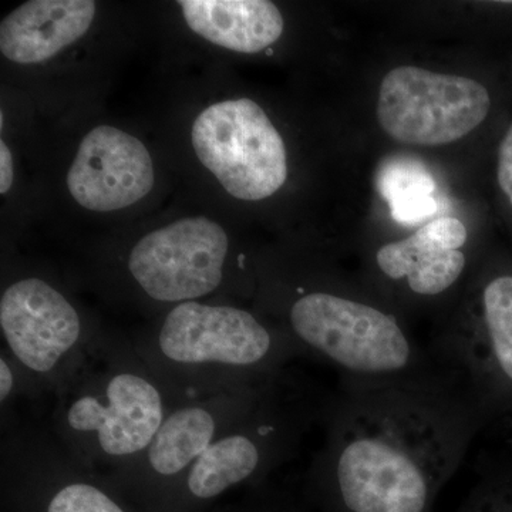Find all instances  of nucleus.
<instances>
[{"instance_id": "nucleus-3", "label": "nucleus", "mask_w": 512, "mask_h": 512, "mask_svg": "<svg viewBox=\"0 0 512 512\" xmlns=\"http://www.w3.org/2000/svg\"><path fill=\"white\" fill-rule=\"evenodd\" d=\"M170 409L167 386L140 356L92 359L60 390L57 433L82 466H131Z\"/></svg>"}, {"instance_id": "nucleus-14", "label": "nucleus", "mask_w": 512, "mask_h": 512, "mask_svg": "<svg viewBox=\"0 0 512 512\" xmlns=\"http://www.w3.org/2000/svg\"><path fill=\"white\" fill-rule=\"evenodd\" d=\"M192 32L238 53H258L278 42L284 18L268 0H181Z\"/></svg>"}, {"instance_id": "nucleus-6", "label": "nucleus", "mask_w": 512, "mask_h": 512, "mask_svg": "<svg viewBox=\"0 0 512 512\" xmlns=\"http://www.w3.org/2000/svg\"><path fill=\"white\" fill-rule=\"evenodd\" d=\"M191 140L201 163L232 197L261 201L284 187V140L254 100L212 104L195 120Z\"/></svg>"}, {"instance_id": "nucleus-15", "label": "nucleus", "mask_w": 512, "mask_h": 512, "mask_svg": "<svg viewBox=\"0 0 512 512\" xmlns=\"http://www.w3.org/2000/svg\"><path fill=\"white\" fill-rule=\"evenodd\" d=\"M382 190L397 221L420 220L436 210V202L431 198L433 180L416 165L396 164L387 168Z\"/></svg>"}, {"instance_id": "nucleus-2", "label": "nucleus", "mask_w": 512, "mask_h": 512, "mask_svg": "<svg viewBox=\"0 0 512 512\" xmlns=\"http://www.w3.org/2000/svg\"><path fill=\"white\" fill-rule=\"evenodd\" d=\"M137 355L167 386L207 396L261 386L302 357L286 332H275L254 313L197 301L167 313L150 348Z\"/></svg>"}, {"instance_id": "nucleus-9", "label": "nucleus", "mask_w": 512, "mask_h": 512, "mask_svg": "<svg viewBox=\"0 0 512 512\" xmlns=\"http://www.w3.org/2000/svg\"><path fill=\"white\" fill-rule=\"evenodd\" d=\"M228 249L220 224L184 218L141 238L131 249L128 271L148 298L180 305L221 285Z\"/></svg>"}, {"instance_id": "nucleus-13", "label": "nucleus", "mask_w": 512, "mask_h": 512, "mask_svg": "<svg viewBox=\"0 0 512 512\" xmlns=\"http://www.w3.org/2000/svg\"><path fill=\"white\" fill-rule=\"evenodd\" d=\"M94 16L92 0H30L3 19L0 50L10 62H46L86 35Z\"/></svg>"}, {"instance_id": "nucleus-18", "label": "nucleus", "mask_w": 512, "mask_h": 512, "mask_svg": "<svg viewBox=\"0 0 512 512\" xmlns=\"http://www.w3.org/2000/svg\"><path fill=\"white\" fill-rule=\"evenodd\" d=\"M18 367L10 360V357H0V402L5 404L18 387Z\"/></svg>"}, {"instance_id": "nucleus-17", "label": "nucleus", "mask_w": 512, "mask_h": 512, "mask_svg": "<svg viewBox=\"0 0 512 512\" xmlns=\"http://www.w3.org/2000/svg\"><path fill=\"white\" fill-rule=\"evenodd\" d=\"M497 180L512 205V124L498 148Z\"/></svg>"}, {"instance_id": "nucleus-4", "label": "nucleus", "mask_w": 512, "mask_h": 512, "mask_svg": "<svg viewBox=\"0 0 512 512\" xmlns=\"http://www.w3.org/2000/svg\"><path fill=\"white\" fill-rule=\"evenodd\" d=\"M286 335L302 356L349 379H403L437 367L396 313L350 293L302 292L286 312Z\"/></svg>"}, {"instance_id": "nucleus-11", "label": "nucleus", "mask_w": 512, "mask_h": 512, "mask_svg": "<svg viewBox=\"0 0 512 512\" xmlns=\"http://www.w3.org/2000/svg\"><path fill=\"white\" fill-rule=\"evenodd\" d=\"M154 185V165L146 146L126 131L93 128L80 143L67 173V188L90 211L123 210L143 200Z\"/></svg>"}, {"instance_id": "nucleus-12", "label": "nucleus", "mask_w": 512, "mask_h": 512, "mask_svg": "<svg viewBox=\"0 0 512 512\" xmlns=\"http://www.w3.org/2000/svg\"><path fill=\"white\" fill-rule=\"evenodd\" d=\"M466 225L458 218L427 222L414 234L377 249V272L417 299H437L453 291L467 268Z\"/></svg>"}, {"instance_id": "nucleus-1", "label": "nucleus", "mask_w": 512, "mask_h": 512, "mask_svg": "<svg viewBox=\"0 0 512 512\" xmlns=\"http://www.w3.org/2000/svg\"><path fill=\"white\" fill-rule=\"evenodd\" d=\"M322 420L312 476L336 512H430L484 414L437 365L403 379L342 377Z\"/></svg>"}, {"instance_id": "nucleus-8", "label": "nucleus", "mask_w": 512, "mask_h": 512, "mask_svg": "<svg viewBox=\"0 0 512 512\" xmlns=\"http://www.w3.org/2000/svg\"><path fill=\"white\" fill-rule=\"evenodd\" d=\"M430 352L484 417L503 390L512 392V275L484 282L476 301L448 323Z\"/></svg>"}, {"instance_id": "nucleus-5", "label": "nucleus", "mask_w": 512, "mask_h": 512, "mask_svg": "<svg viewBox=\"0 0 512 512\" xmlns=\"http://www.w3.org/2000/svg\"><path fill=\"white\" fill-rule=\"evenodd\" d=\"M490 109V93L477 80L399 66L380 83L376 114L380 127L393 140L437 147L473 133Z\"/></svg>"}, {"instance_id": "nucleus-19", "label": "nucleus", "mask_w": 512, "mask_h": 512, "mask_svg": "<svg viewBox=\"0 0 512 512\" xmlns=\"http://www.w3.org/2000/svg\"><path fill=\"white\" fill-rule=\"evenodd\" d=\"M15 178V165H13L12 153L5 141L0 143V192L6 194L10 190Z\"/></svg>"}, {"instance_id": "nucleus-10", "label": "nucleus", "mask_w": 512, "mask_h": 512, "mask_svg": "<svg viewBox=\"0 0 512 512\" xmlns=\"http://www.w3.org/2000/svg\"><path fill=\"white\" fill-rule=\"evenodd\" d=\"M281 379L247 389L187 397L184 403L171 407L150 446L131 466L146 467L161 478L187 476L211 444L247 416Z\"/></svg>"}, {"instance_id": "nucleus-16", "label": "nucleus", "mask_w": 512, "mask_h": 512, "mask_svg": "<svg viewBox=\"0 0 512 512\" xmlns=\"http://www.w3.org/2000/svg\"><path fill=\"white\" fill-rule=\"evenodd\" d=\"M47 512H124L109 494L89 481L62 484L47 504Z\"/></svg>"}, {"instance_id": "nucleus-7", "label": "nucleus", "mask_w": 512, "mask_h": 512, "mask_svg": "<svg viewBox=\"0 0 512 512\" xmlns=\"http://www.w3.org/2000/svg\"><path fill=\"white\" fill-rule=\"evenodd\" d=\"M0 329L18 370L60 390L92 356L79 312L40 278L20 279L3 291Z\"/></svg>"}]
</instances>
